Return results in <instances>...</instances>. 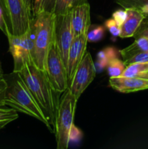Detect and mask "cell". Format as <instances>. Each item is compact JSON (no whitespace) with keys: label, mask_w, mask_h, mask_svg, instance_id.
I'll return each mask as SVG.
<instances>
[{"label":"cell","mask_w":148,"mask_h":149,"mask_svg":"<svg viewBox=\"0 0 148 149\" xmlns=\"http://www.w3.org/2000/svg\"><path fill=\"white\" fill-rule=\"evenodd\" d=\"M17 74L30 90L54 130L58 105L56 104L54 95L56 92L51 86L45 71L39 69L34 63H30L26 64Z\"/></svg>","instance_id":"cell-1"},{"label":"cell","mask_w":148,"mask_h":149,"mask_svg":"<svg viewBox=\"0 0 148 149\" xmlns=\"http://www.w3.org/2000/svg\"><path fill=\"white\" fill-rule=\"evenodd\" d=\"M14 75L10 83L7 82L8 86L4 97L6 106L12 108L17 112H22L38 119L43 122L49 130L53 132L44 113L23 80L17 73H14Z\"/></svg>","instance_id":"cell-2"},{"label":"cell","mask_w":148,"mask_h":149,"mask_svg":"<svg viewBox=\"0 0 148 149\" xmlns=\"http://www.w3.org/2000/svg\"><path fill=\"white\" fill-rule=\"evenodd\" d=\"M54 13L41 12L33 15L30 23L33 33V59L35 65L45 71L48 51L54 40Z\"/></svg>","instance_id":"cell-3"},{"label":"cell","mask_w":148,"mask_h":149,"mask_svg":"<svg viewBox=\"0 0 148 149\" xmlns=\"http://www.w3.org/2000/svg\"><path fill=\"white\" fill-rule=\"evenodd\" d=\"M78 99L68 89L58 104L55 119L57 148L67 149L73 130V121Z\"/></svg>","instance_id":"cell-4"},{"label":"cell","mask_w":148,"mask_h":149,"mask_svg":"<svg viewBox=\"0 0 148 149\" xmlns=\"http://www.w3.org/2000/svg\"><path fill=\"white\" fill-rule=\"evenodd\" d=\"M7 27L13 35L23 34L28 30L33 16L24 0H3Z\"/></svg>","instance_id":"cell-5"},{"label":"cell","mask_w":148,"mask_h":149,"mask_svg":"<svg viewBox=\"0 0 148 149\" xmlns=\"http://www.w3.org/2000/svg\"><path fill=\"white\" fill-rule=\"evenodd\" d=\"M7 36L10 45V52L14 61L13 72L18 73L26 64L34 63L33 59V33L30 25L28 30L23 34L17 36L10 33Z\"/></svg>","instance_id":"cell-6"},{"label":"cell","mask_w":148,"mask_h":149,"mask_svg":"<svg viewBox=\"0 0 148 149\" xmlns=\"http://www.w3.org/2000/svg\"><path fill=\"white\" fill-rule=\"evenodd\" d=\"M45 73L56 93H62L68 88L66 66L62 61L55 39L48 51Z\"/></svg>","instance_id":"cell-7"},{"label":"cell","mask_w":148,"mask_h":149,"mask_svg":"<svg viewBox=\"0 0 148 149\" xmlns=\"http://www.w3.org/2000/svg\"><path fill=\"white\" fill-rule=\"evenodd\" d=\"M55 15L54 39L62 61L65 66H67L68 52L74 39V33L71 22L72 13L71 10L64 14Z\"/></svg>","instance_id":"cell-8"},{"label":"cell","mask_w":148,"mask_h":149,"mask_svg":"<svg viewBox=\"0 0 148 149\" xmlns=\"http://www.w3.org/2000/svg\"><path fill=\"white\" fill-rule=\"evenodd\" d=\"M96 72L95 65L91 54L86 52L84 58L75 70L68 88L78 100L95 78Z\"/></svg>","instance_id":"cell-9"},{"label":"cell","mask_w":148,"mask_h":149,"mask_svg":"<svg viewBox=\"0 0 148 149\" xmlns=\"http://www.w3.org/2000/svg\"><path fill=\"white\" fill-rule=\"evenodd\" d=\"M88 31L84 32L82 34L74 37L73 41L70 47L67 62V77H68V85L73 77L75 70L81 62L86 54L88 37Z\"/></svg>","instance_id":"cell-10"},{"label":"cell","mask_w":148,"mask_h":149,"mask_svg":"<svg viewBox=\"0 0 148 149\" xmlns=\"http://www.w3.org/2000/svg\"><path fill=\"white\" fill-rule=\"evenodd\" d=\"M109 84L113 90L122 93L148 90V79L137 77H110Z\"/></svg>","instance_id":"cell-11"},{"label":"cell","mask_w":148,"mask_h":149,"mask_svg":"<svg viewBox=\"0 0 148 149\" xmlns=\"http://www.w3.org/2000/svg\"><path fill=\"white\" fill-rule=\"evenodd\" d=\"M71 13L74 37L82 34L84 32L89 31L91 26L89 4L86 2L73 7L71 10Z\"/></svg>","instance_id":"cell-12"},{"label":"cell","mask_w":148,"mask_h":149,"mask_svg":"<svg viewBox=\"0 0 148 149\" xmlns=\"http://www.w3.org/2000/svg\"><path fill=\"white\" fill-rule=\"evenodd\" d=\"M125 11L126 17L120 25V31L118 36L122 39L134 36L139 26L146 17L143 13L136 9L126 8L125 9Z\"/></svg>","instance_id":"cell-13"},{"label":"cell","mask_w":148,"mask_h":149,"mask_svg":"<svg viewBox=\"0 0 148 149\" xmlns=\"http://www.w3.org/2000/svg\"><path fill=\"white\" fill-rule=\"evenodd\" d=\"M141 52H148V39L139 37L135 39L134 42L129 46L120 50V54L123 61Z\"/></svg>","instance_id":"cell-14"},{"label":"cell","mask_w":148,"mask_h":149,"mask_svg":"<svg viewBox=\"0 0 148 149\" xmlns=\"http://www.w3.org/2000/svg\"><path fill=\"white\" fill-rule=\"evenodd\" d=\"M115 3L123 10L133 8L138 10L148 17V0H115Z\"/></svg>","instance_id":"cell-15"},{"label":"cell","mask_w":148,"mask_h":149,"mask_svg":"<svg viewBox=\"0 0 148 149\" xmlns=\"http://www.w3.org/2000/svg\"><path fill=\"white\" fill-rule=\"evenodd\" d=\"M18 118L17 111L14 109L4 105L0 106V131L10 122Z\"/></svg>","instance_id":"cell-16"},{"label":"cell","mask_w":148,"mask_h":149,"mask_svg":"<svg viewBox=\"0 0 148 149\" xmlns=\"http://www.w3.org/2000/svg\"><path fill=\"white\" fill-rule=\"evenodd\" d=\"M86 2L87 0H57L54 14H64L72 10L73 7Z\"/></svg>","instance_id":"cell-17"},{"label":"cell","mask_w":148,"mask_h":149,"mask_svg":"<svg viewBox=\"0 0 148 149\" xmlns=\"http://www.w3.org/2000/svg\"><path fill=\"white\" fill-rule=\"evenodd\" d=\"M57 0H35L32 4V13L36 15L41 12L54 13Z\"/></svg>","instance_id":"cell-18"},{"label":"cell","mask_w":148,"mask_h":149,"mask_svg":"<svg viewBox=\"0 0 148 149\" xmlns=\"http://www.w3.org/2000/svg\"><path fill=\"white\" fill-rule=\"evenodd\" d=\"M148 71V62L134 63L126 65L120 77H134L139 74Z\"/></svg>","instance_id":"cell-19"},{"label":"cell","mask_w":148,"mask_h":149,"mask_svg":"<svg viewBox=\"0 0 148 149\" xmlns=\"http://www.w3.org/2000/svg\"><path fill=\"white\" fill-rule=\"evenodd\" d=\"M126 68L124 62L118 58H113L107 65V74L110 77H120Z\"/></svg>","instance_id":"cell-20"},{"label":"cell","mask_w":148,"mask_h":149,"mask_svg":"<svg viewBox=\"0 0 148 149\" xmlns=\"http://www.w3.org/2000/svg\"><path fill=\"white\" fill-rule=\"evenodd\" d=\"M115 57V49L113 48H107V49L99 52L98 60H97V64H98L99 67L100 68H102L107 66L109 61Z\"/></svg>","instance_id":"cell-21"},{"label":"cell","mask_w":148,"mask_h":149,"mask_svg":"<svg viewBox=\"0 0 148 149\" xmlns=\"http://www.w3.org/2000/svg\"><path fill=\"white\" fill-rule=\"evenodd\" d=\"M104 29L103 26H98L95 29H92L91 31H88L87 37L88 42H97L100 41L104 36Z\"/></svg>","instance_id":"cell-22"},{"label":"cell","mask_w":148,"mask_h":149,"mask_svg":"<svg viewBox=\"0 0 148 149\" xmlns=\"http://www.w3.org/2000/svg\"><path fill=\"white\" fill-rule=\"evenodd\" d=\"M104 26L107 28V30L110 31L113 36H118L119 33L120 31V26H119L118 23L115 21L114 18H110L107 20L104 23Z\"/></svg>","instance_id":"cell-23"},{"label":"cell","mask_w":148,"mask_h":149,"mask_svg":"<svg viewBox=\"0 0 148 149\" xmlns=\"http://www.w3.org/2000/svg\"><path fill=\"white\" fill-rule=\"evenodd\" d=\"M125 65H128L129 64L134 63H145L148 62V52H141L133 55L131 58L123 61Z\"/></svg>","instance_id":"cell-24"},{"label":"cell","mask_w":148,"mask_h":149,"mask_svg":"<svg viewBox=\"0 0 148 149\" xmlns=\"http://www.w3.org/2000/svg\"><path fill=\"white\" fill-rule=\"evenodd\" d=\"M133 37L135 39L139 37H145L148 39V17H145Z\"/></svg>","instance_id":"cell-25"},{"label":"cell","mask_w":148,"mask_h":149,"mask_svg":"<svg viewBox=\"0 0 148 149\" xmlns=\"http://www.w3.org/2000/svg\"><path fill=\"white\" fill-rule=\"evenodd\" d=\"M7 86H8L7 81L4 78V77H0V106L5 105L4 97H5Z\"/></svg>","instance_id":"cell-26"},{"label":"cell","mask_w":148,"mask_h":149,"mask_svg":"<svg viewBox=\"0 0 148 149\" xmlns=\"http://www.w3.org/2000/svg\"><path fill=\"white\" fill-rule=\"evenodd\" d=\"M125 17H126V11L125 10H118L113 14V18L115 20V21L118 23L120 26L123 22V20H125Z\"/></svg>","instance_id":"cell-27"},{"label":"cell","mask_w":148,"mask_h":149,"mask_svg":"<svg viewBox=\"0 0 148 149\" xmlns=\"http://www.w3.org/2000/svg\"><path fill=\"white\" fill-rule=\"evenodd\" d=\"M25 4L26 5L27 8L30 10V12H32V3L31 0H24Z\"/></svg>","instance_id":"cell-28"},{"label":"cell","mask_w":148,"mask_h":149,"mask_svg":"<svg viewBox=\"0 0 148 149\" xmlns=\"http://www.w3.org/2000/svg\"><path fill=\"white\" fill-rule=\"evenodd\" d=\"M137 77H140V78H143V79H148V71H145V72L139 74V75L137 76Z\"/></svg>","instance_id":"cell-29"},{"label":"cell","mask_w":148,"mask_h":149,"mask_svg":"<svg viewBox=\"0 0 148 149\" xmlns=\"http://www.w3.org/2000/svg\"><path fill=\"white\" fill-rule=\"evenodd\" d=\"M3 77V74H2V71H1V68H0V77Z\"/></svg>","instance_id":"cell-30"},{"label":"cell","mask_w":148,"mask_h":149,"mask_svg":"<svg viewBox=\"0 0 148 149\" xmlns=\"http://www.w3.org/2000/svg\"><path fill=\"white\" fill-rule=\"evenodd\" d=\"M0 4H1V5H2L3 7H4V4H3V0H0Z\"/></svg>","instance_id":"cell-31"},{"label":"cell","mask_w":148,"mask_h":149,"mask_svg":"<svg viewBox=\"0 0 148 149\" xmlns=\"http://www.w3.org/2000/svg\"></svg>","instance_id":"cell-32"}]
</instances>
